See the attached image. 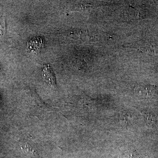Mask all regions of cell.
<instances>
[{
  "label": "cell",
  "mask_w": 158,
  "mask_h": 158,
  "mask_svg": "<svg viewBox=\"0 0 158 158\" xmlns=\"http://www.w3.org/2000/svg\"><path fill=\"white\" fill-rule=\"evenodd\" d=\"M125 12L126 15L127 17L132 19L141 18L142 16L140 11H138V9H135V8H131L130 7Z\"/></svg>",
  "instance_id": "4"
},
{
  "label": "cell",
  "mask_w": 158,
  "mask_h": 158,
  "mask_svg": "<svg viewBox=\"0 0 158 158\" xmlns=\"http://www.w3.org/2000/svg\"><path fill=\"white\" fill-rule=\"evenodd\" d=\"M23 152L29 158H36V152L28 144L24 143L21 144Z\"/></svg>",
  "instance_id": "3"
},
{
  "label": "cell",
  "mask_w": 158,
  "mask_h": 158,
  "mask_svg": "<svg viewBox=\"0 0 158 158\" xmlns=\"http://www.w3.org/2000/svg\"><path fill=\"white\" fill-rule=\"evenodd\" d=\"M42 40L39 38H34V40H31V42L29 43L28 49L31 51L39 50V49L41 48L42 46Z\"/></svg>",
  "instance_id": "5"
},
{
  "label": "cell",
  "mask_w": 158,
  "mask_h": 158,
  "mask_svg": "<svg viewBox=\"0 0 158 158\" xmlns=\"http://www.w3.org/2000/svg\"><path fill=\"white\" fill-rule=\"evenodd\" d=\"M6 19L4 16L0 17V37H4L6 33Z\"/></svg>",
  "instance_id": "6"
},
{
  "label": "cell",
  "mask_w": 158,
  "mask_h": 158,
  "mask_svg": "<svg viewBox=\"0 0 158 158\" xmlns=\"http://www.w3.org/2000/svg\"><path fill=\"white\" fill-rule=\"evenodd\" d=\"M134 92L136 95L141 97L150 98L155 94V87L150 85H139L134 89Z\"/></svg>",
  "instance_id": "1"
},
{
  "label": "cell",
  "mask_w": 158,
  "mask_h": 158,
  "mask_svg": "<svg viewBox=\"0 0 158 158\" xmlns=\"http://www.w3.org/2000/svg\"><path fill=\"white\" fill-rule=\"evenodd\" d=\"M42 77L44 81L47 84L51 87H56V78L53 70L49 65H44L42 71Z\"/></svg>",
  "instance_id": "2"
}]
</instances>
